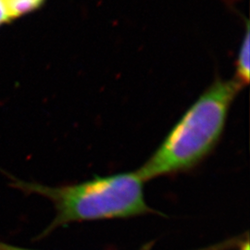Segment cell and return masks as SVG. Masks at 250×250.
Listing matches in <instances>:
<instances>
[{"label": "cell", "instance_id": "ba28073f", "mask_svg": "<svg viewBox=\"0 0 250 250\" xmlns=\"http://www.w3.org/2000/svg\"><path fill=\"white\" fill-rule=\"evenodd\" d=\"M250 240L249 237H247L245 240H241L237 246V250H250Z\"/></svg>", "mask_w": 250, "mask_h": 250}, {"label": "cell", "instance_id": "6da1fadb", "mask_svg": "<svg viewBox=\"0 0 250 250\" xmlns=\"http://www.w3.org/2000/svg\"><path fill=\"white\" fill-rule=\"evenodd\" d=\"M5 174L10 180L11 188L25 195L45 197L52 202L55 218L39 235V239L73 223L126 219L156 212L145 199V182L136 170L58 187L25 182L8 172Z\"/></svg>", "mask_w": 250, "mask_h": 250}, {"label": "cell", "instance_id": "7a4b0ae2", "mask_svg": "<svg viewBox=\"0 0 250 250\" xmlns=\"http://www.w3.org/2000/svg\"><path fill=\"white\" fill-rule=\"evenodd\" d=\"M242 88L232 79L217 81L206 90L136 170L144 182L188 171L204 161L224 134L229 109Z\"/></svg>", "mask_w": 250, "mask_h": 250}, {"label": "cell", "instance_id": "52a82bcc", "mask_svg": "<svg viewBox=\"0 0 250 250\" xmlns=\"http://www.w3.org/2000/svg\"><path fill=\"white\" fill-rule=\"evenodd\" d=\"M6 23H9V19H8V15L7 12L4 9V6L0 0V26Z\"/></svg>", "mask_w": 250, "mask_h": 250}, {"label": "cell", "instance_id": "8992f818", "mask_svg": "<svg viewBox=\"0 0 250 250\" xmlns=\"http://www.w3.org/2000/svg\"><path fill=\"white\" fill-rule=\"evenodd\" d=\"M0 250H30V249H25V248H21L14 245H11L6 242L0 241Z\"/></svg>", "mask_w": 250, "mask_h": 250}, {"label": "cell", "instance_id": "277c9868", "mask_svg": "<svg viewBox=\"0 0 250 250\" xmlns=\"http://www.w3.org/2000/svg\"><path fill=\"white\" fill-rule=\"evenodd\" d=\"M45 0H1L9 22L42 7Z\"/></svg>", "mask_w": 250, "mask_h": 250}, {"label": "cell", "instance_id": "5b68a950", "mask_svg": "<svg viewBox=\"0 0 250 250\" xmlns=\"http://www.w3.org/2000/svg\"><path fill=\"white\" fill-rule=\"evenodd\" d=\"M241 241V240H240ZM239 240H237L236 238L235 239H232V240H228V241H224L223 243H219L217 245L214 246H211V247H208L205 249H201V250H231L232 248L236 247L239 243Z\"/></svg>", "mask_w": 250, "mask_h": 250}, {"label": "cell", "instance_id": "3957f363", "mask_svg": "<svg viewBox=\"0 0 250 250\" xmlns=\"http://www.w3.org/2000/svg\"><path fill=\"white\" fill-rule=\"evenodd\" d=\"M247 24L248 25L245 38L242 41V45L236 60V74L234 78L241 84L242 87L249 84L250 83V25L249 23Z\"/></svg>", "mask_w": 250, "mask_h": 250}]
</instances>
